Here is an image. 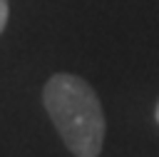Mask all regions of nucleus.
<instances>
[{
	"mask_svg": "<svg viewBox=\"0 0 159 157\" xmlns=\"http://www.w3.org/2000/svg\"><path fill=\"white\" fill-rule=\"evenodd\" d=\"M5 22H7V0H0V32L5 30Z\"/></svg>",
	"mask_w": 159,
	"mask_h": 157,
	"instance_id": "obj_2",
	"label": "nucleus"
},
{
	"mask_svg": "<svg viewBox=\"0 0 159 157\" xmlns=\"http://www.w3.org/2000/svg\"><path fill=\"white\" fill-rule=\"evenodd\" d=\"M157 122H159V102H157Z\"/></svg>",
	"mask_w": 159,
	"mask_h": 157,
	"instance_id": "obj_3",
	"label": "nucleus"
},
{
	"mask_svg": "<svg viewBox=\"0 0 159 157\" xmlns=\"http://www.w3.org/2000/svg\"><path fill=\"white\" fill-rule=\"evenodd\" d=\"M45 107L75 157H97L104 142V112L99 97L77 75H52L42 92Z\"/></svg>",
	"mask_w": 159,
	"mask_h": 157,
	"instance_id": "obj_1",
	"label": "nucleus"
}]
</instances>
